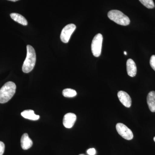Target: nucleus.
<instances>
[{
  "mask_svg": "<svg viewBox=\"0 0 155 155\" xmlns=\"http://www.w3.org/2000/svg\"><path fill=\"white\" fill-rule=\"evenodd\" d=\"M21 116L24 118L31 120H37L40 118L39 116L35 114L32 110H25L21 113Z\"/></svg>",
  "mask_w": 155,
  "mask_h": 155,
  "instance_id": "nucleus-12",
  "label": "nucleus"
},
{
  "mask_svg": "<svg viewBox=\"0 0 155 155\" xmlns=\"http://www.w3.org/2000/svg\"><path fill=\"white\" fill-rule=\"evenodd\" d=\"M116 129L119 135L123 138L127 140H131L133 138V132L124 124L121 123H117L116 125Z\"/></svg>",
  "mask_w": 155,
  "mask_h": 155,
  "instance_id": "nucleus-5",
  "label": "nucleus"
},
{
  "mask_svg": "<svg viewBox=\"0 0 155 155\" xmlns=\"http://www.w3.org/2000/svg\"><path fill=\"white\" fill-rule=\"evenodd\" d=\"M33 144L32 140L28 137L27 133L22 135L21 139V146L23 150H26L30 148Z\"/></svg>",
  "mask_w": 155,
  "mask_h": 155,
  "instance_id": "nucleus-10",
  "label": "nucleus"
},
{
  "mask_svg": "<svg viewBox=\"0 0 155 155\" xmlns=\"http://www.w3.org/2000/svg\"><path fill=\"white\" fill-rule=\"evenodd\" d=\"M103 37L101 34H97L94 38L92 41L91 51L93 55L95 57H99L101 53L102 46Z\"/></svg>",
  "mask_w": 155,
  "mask_h": 155,
  "instance_id": "nucleus-4",
  "label": "nucleus"
},
{
  "mask_svg": "<svg viewBox=\"0 0 155 155\" xmlns=\"http://www.w3.org/2000/svg\"><path fill=\"white\" fill-rule=\"evenodd\" d=\"M76 119L77 117L75 114L73 113H68L64 116L63 119V125L66 128H71L75 124Z\"/></svg>",
  "mask_w": 155,
  "mask_h": 155,
  "instance_id": "nucleus-7",
  "label": "nucleus"
},
{
  "mask_svg": "<svg viewBox=\"0 0 155 155\" xmlns=\"http://www.w3.org/2000/svg\"><path fill=\"white\" fill-rule=\"evenodd\" d=\"M36 62V54L31 46H27V55L22 65V70L24 73H28L32 71Z\"/></svg>",
  "mask_w": 155,
  "mask_h": 155,
  "instance_id": "nucleus-2",
  "label": "nucleus"
},
{
  "mask_svg": "<svg viewBox=\"0 0 155 155\" xmlns=\"http://www.w3.org/2000/svg\"><path fill=\"white\" fill-rule=\"evenodd\" d=\"M64 97H73L77 95V92L75 90L70 88H66L63 90L62 92Z\"/></svg>",
  "mask_w": 155,
  "mask_h": 155,
  "instance_id": "nucleus-14",
  "label": "nucleus"
},
{
  "mask_svg": "<svg viewBox=\"0 0 155 155\" xmlns=\"http://www.w3.org/2000/svg\"><path fill=\"white\" fill-rule=\"evenodd\" d=\"M76 28L74 24H69L65 26L61 31V39L62 41L64 43H67Z\"/></svg>",
  "mask_w": 155,
  "mask_h": 155,
  "instance_id": "nucleus-6",
  "label": "nucleus"
},
{
  "mask_svg": "<svg viewBox=\"0 0 155 155\" xmlns=\"http://www.w3.org/2000/svg\"><path fill=\"white\" fill-rule=\"evenodd\" d=\"M147 103L150 110L155 112V91L150 92L147 96Z\"/></svg>",
  "mask_w": 155,
  "mask_h": 155,
  "instance_id": "nucleus-11",
  "label": "nucleus"
},
{
  "mask_svg": "<svg viewBox=\"0 0 155 155\" xmlns=\"http://www.w3.org/2000/svg\"><path fill=\"white\" fill-rule=\"evenodd\" d=\"M124 54H125V55H126L127 54V53L125 51L124 52Z\"/></svg>",
  "mask_w": 155,
  "mask_h": 155,
  "instance_id": "nucleus-20",
  "label": "nucleus"
},
{
  "mask_svg": "<svg viewBox=\"0 0 155 155\" xmlns=\"http://www.w3.org/2000/svg\"><path fill=\"white\" fill-rule=\"evenodd\" d=\"M109 19L119 25L126 26L130 24V20L127 16L118 10H112L108 13Z\"/></svg>",
  "mask_w": 155,
  "mask_h": 155,
  "instance_id": "nucleus-3",
  "label": "nucleus"
},
{
  "mask_svg": "<svg viewBox=\"0 0 155 155\" xmlns=\"http://www.w3.org/2000/svg\"></svg>",
  "mask_w": 155,
  "mask_h": 155,
  "instance_id": "nucleus-22",
  "label": "nucleus"
},
{
  "mask_svg": "<svg viewBox=\"0 0 155 155\" xmlns=\"http://www.w3.org/2000/svg\"><path fill=\"white\" fill-rule=\"evenodd\" d=\"M16 85L14 82L8 81L0 89V104H5L14 96L16 92Z\"/></svg>",
  "mask_w": 155,
  "mask_h": 155,
  "instance_id": "nucleus-1",
  "label": "nucleus"
},
{
  "mask_svg": "<svg viewBox=\"0 0 155 155\" xmlns=\"http://www.w3.org/2000/svg\"><path fill=\"white\" fill-rule=\"evenodd\" d=\"M5 145L3 142L0 141V155H3L5 152Z\"/></svg>",
  "mask_w": 155,
  "mask_h": 155,
  "instance_id": "nucleus-17",
  "label": "nucleus"
},
{
  "mask_svg": "<svg viewBox=\"0 0 155 155\" xmlns=\"http://www.w3.org/2000/svg\"><path fill=\"white\" fill-rule=\"evenodd\" d=\"M140 2L147 8L153 9L155 8L153 0H139Z\"/></svg>",
  "mask_w": 155,
  "mask_h": 155,
  "instance_id": "nucleus-15",
  "label": "nucleus"
},
{
  "mask_svg": "<svg viewBox=\"0 0 155 155\" xmlns=\"http://www.w3.org/2000/svg\"><path fill=\"white\" fill-rule=\"evenodd\" d=\"M118 97L119 101L126 107L129 108L131 106V99L129 95L124 91H119Z\"/></svg>",
  "mask_w": 155,
  "mask_h": 155,
  "instance_id": "nucleus-8",
  "label": "nucleus"
},
{
  "mask_svg": "<svg viewBox=\"0 0 155 155\" xmlns=\"http://www.w3.org/2000/svg\"><path fill=\"white\" fill-rule=\"evenodd\" d=\"M150 65L152 68L155 71V55H153L150 59Z\"/></svg>",
  "mask_w": 155,
  "mask_h": 155,
  "instance_id": "nucleus-16",
  "label": "nucleus"
},
{
  "mask_svg": "<svg viewBox=\"0 0 155 155\" xmlns=\"http://www.w3.org/2000/svg\"><path fill=\"white\" fill-rule=\"evenodd\" d=\"M87 153L89 155H95L96 151L94 148H91L87 150Z\"/></svg>",
  "mask_w": 155,
  "mask_h": 155,
  "instance_id": "nucleus-18",
  "label": "nucleus"
},
{
  "mask_svg": "<svg viewBox=\"0 0 155 155\" xmlns=\"http://www.w3.org/2000/svg\"><path fill=\"white\" fill-rule=\"evenodd\" d=\"M10 16L14 21H16L21 25H28L27 20L25 17L20 14H17V13H12L10 15Z\"/></svg>",
  "mask_w": 155,
  "mask_h": 155,
  "instance_id": "nucleus-13",
  "label": "nucleus"
},
{
  "mask_svg": "<svg viewBox=\"0 0 155 155\" xmlns=\"http://www.w3.org/2000/svg\"><path fill=\"white\" fill-rule=\"evenodd\" d=\"M153 140H154V141L155 142V137H154Z\"/></svg>",
  "mask_w": 155,
  "mask_h": 155,
  "instance_id": "nucleus-21",
  "label": "nucleus"
},
{
  "mask_svg": "<svg viewBox=\"0 0 155 155\" xmlns=\"http://www.w3.org/2000/svg\"><path fill=\"white\" fill-rule=\"evenodd\" d=\"M126 66L128 75L131 77H134L136 75L137 72V69L135 62L132 59H129L127 61Z\"/></svg>",
  "mask_w": 155,
  "mask_h": 155,
  "instance_id": "nucleus-9",
  "label": "nucleus"
},
{
  "mask_svg": "<svg viewBox=\"0 0 155 155\" xmlns=\"http://www.w3.org/2000/svg\"><path fill=\"white\" fill-rule=\"evenodd\" d=\"M8 1H11V2H16L17 1H19V0H8Z\"/></svg>",
  "mask_w": 155,
  "mask_h": 155,
  "instance_id": "nucleus-19",
  "label": "nucleus"
}]
</instances>
